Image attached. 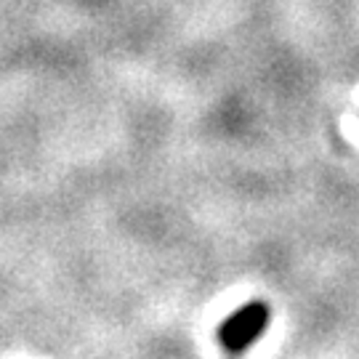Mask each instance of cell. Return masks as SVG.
<instances>
[{
    "label": "cell",
    "mask_w": 359,
    "mask_h": 359,
    "mask_svg": "<svg viewBox=\"0 0 359 359\" xmlns=\"http://www.w3.org/2000/svg\"><path fill=\"white\" fill-rule=\"evenodd\" d=\"M269 325V306L264 301H250L229 314L218 327V341L229 354H243L264 335Z\"/></svg>",
    "instance_id": "6da1fadb"
}]
</instances>
